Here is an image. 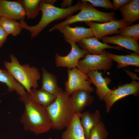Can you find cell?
I'll return each mask as SVG.
<instances>
[{
	"label": "cell",
	"mask_w": 139,
	"mask_h": 139,
	"mask_svg": "<svg viewBox=\"0 0 139 139\" xmlns=\"http://www.w3.org/2000/svg\"><path fill=\"white\" fill-rule=\"evenodd\" d=\"M139 93V82L134 80L130 83L119 85L114 90H111L104 100L107 112L109 113L114 103L119 100L130 95L138 96Z\"/></svg>",
	"instance_id": "8"
},
{
	"label": "cell",
	"mask_w": 139,
	"mask_h": 139,
	"mask_svg": "<svg viewBox=\"0 0 139 139\" xmlns=\"http://www.w3.org/2000/svg\"><path fill=\"white\" fill-rule=\"evenodd\" d=\"M10 62L4 61V65L14 79L29 93L32 87L36 89L38 86V81L41 74L38 69L31 67L28 63L22 65L13 54L10 56Z\"/></svg>",
	"instance_id": "4"
},
{
	"label": "cell",
	"mask_w": 139,
	"mask_h": 139,
	"mask_svg": "<svg viewBox=\"0 0 139 139\" xmlns=\"http://www.w3.org/2000/svg\"><path fill=\"white\" fill-rule=\"evenodd\" d=\"M108 135L104 124L101 121L92 129L90 139H106Z\"/></svg>",
	"instance_id": "26"
},
{
	"label": "cell",
	"mask_w": 139,
	"mask_h": 139,
	"mask_svg": "<svg viewBox=\"0 0 139 139\" xmlns=\"http://www.w3.org/2000/svg\"><path fill=\"white\" fill-rule=\"evenodd\" d=\"M46 0H19L18 1L24 9L28 19L35 18L39 14L42 4Z\"/></svg>",
	"instance_id": "23"
},
{
	"label": "cell",
	"mask_w": 139,
	"mask_h": 139,
	"mask_svg": "<svg viewBox=\"0 0 139 139\" xmlns=\"http://www.w3.org/2000/svg\"><path fill=\"white\" fill-rule=\"evenodd\" d=\"M114 10H116L129 3L131 0H112Z\"/></svg>",
	"instance_id": "29"
},
{
	"label": "cell",
	"mask_w": 139,
	"mask_h": 139,
	"mask_svg": "<svg viewBox=\"0 0 139 139\" xmlns=\"http://www.w3.org/2000/svg\"><path fill=\"white\" fill-rule=\"evenodd\" d=\"M119 35L132 38L138 41L139 39V24L127 26L119 30Z\"/></svg>",
	"instance_id": "27"
},
{
	"label": "cell",
	"mask_w": 139,
	"mask_h": 139,
	"mask_svg": "<svg viewBox=\"0 0 139 139\" xmlns=\"http://www.w3.org/2000/svg\"><path fill=\"white\" fill-rule=\"evenodd\" d=\"M26 16L23 7L18 1L0 0V17L24 21Z\"/></svg>",
	"instance_id": "12"
},
{
	"label": "cell",
	"mask_w": 139,
	"mask_h": 139,
	"mask_svg": "<svg viewBox=\"0 0 139 139\" xmlns=\"http://www.w3.org/2000/svg\"><path fill=\"white\" fill-rule=\"evenodd\" d=\"M80 12L77 14L71 15L64 21L55 24L50 29L51 32L59 27L69 25L77 22L95 21L104 23L115 20L116 15L113 12H105L98 11L89 3L81 0Z\"/></svg>",
	"instance_id": "5"
},
{
	"label": "cell",
	"mask_w": 139,
	"mask_h": 139,
	"mask_svg": "<svg viewBox=\"0 0 139 139\" xmlns=\"http://www.w3.org/2000/svg\"><path fill=\"white\" fill-rule=\"evenodd\" d=\"M88 79V81L93 83L96 86V93L99 99L102 101L104 99L111 89L108 85L111 81V79L108 77H103L101 72L98 71H91L86 74Z\"/></svg>",
	"instance_id": "13"
},
{
	"label": "cell",
	"mask_w": 139,
	"mask_h": 139,
	"mask_svg": "<svg viewBox=\"0 0 139 139\" xmlns=\"http://www.w3.org/2000/svg\"><path fill=\"white\" fill-rule=\"evenodd\" d=\"M119 9L123 16V19L128 26L139 20V0H131Z\"/></svg>",
	"instance_id": "20"
},
{
	"label": "cell",
	"mask_w": 139,
	"mask_h": 139,
	"mask_svg": "<svg viewBox=\"0 0 139 139\" xmlns=\"http://www.w3.org/2000/svg\"><path fill=\"white\" fill-rule=\"evenodd\" d=\"M93 6L100 7L106 9H114L112 3L109 0H83Z\"/></svg>",
	"instance_id": "28"
},
{
	"label": "cell",
	"mask_w": 139,
	"mask_h": 139,
	"mask_svg": "<svg viewBox=\"0 0 139 139\" xmlns=\"http://www.w3.org/2000/svg\"><path fill=\"white\" fill-rule=\"evenodd\" d=\"M19 99L25 106L20 120L24 129L36 134L49 131L53 124L45 108L34 101L28 93L20 96Z\"/></svg>",
	"instance_id": "1"
},
{
	"label": "cell",
	"mask_w": 139,
	"mask_h": 139,
	"mask_svg": "<svg viewBox=\"0 0 139 139\" xmlns=\"http://www.w3.org/2000/svg\"><path fill=\"white\" fill-rule=\"evenodd\" d=\"M113 60L117 63V68H124L128 66L139 67V55L135 53L126 55H118L107 52Z\"/></svg>",
	"instance_id": "22"
},
{
	"label": "cell",
	"mask_w": 139,
	"mask_h": 139,
	"mask_svg": "<svg viewBox=\"0 0 139 139\" xmlns=\"http://www.w3.org/2000/svg\"><path fill=\"white\" fill-rule=\"evenodd\" d=\"M42 85L41 89L57 97L63 91L59 86L57 80L53 74L48 72L44 67L41 68Z\"/></svg>",
	"instance_id": "18"
},
{
	"label": "cell",
	"mask_w": 139,
	"mask_h": 139,
	"mask_svg": "<svg viewBox=\"0 0 139 139\" xmlns=\"http://www.w3.org/2000/svg\"><path fill=\"white\" fill-rule=\"evenodd\" d=\"M104 43L117 45L133 51L139 54V45L138 41L131 38L119 34L111 37L106 36L101 39Z\"/></svg>",
	"instance_id": "16"
},
{
	"label": "cell",
	"mask_w": 139,
	"mask_h": 139,
	"mask_svg": "<svg viewBox=\"0 0 139 139\" xmlns=\"http://www.w3.org/2000/svg\"><path fill=\"white\" fill-rule=\"evenodd\" d=\"M29 94L34 101L45 108L52 103L56 98L54 95L41 89H31Z\"/></svg>",
	"instance_id": "24"
},
{
	"label": "cell",
	"mask_w": 139,
	"mask_h": 139,
	"mask_svg": "<svg viewBox=\"0 0 139 139\" xmlns=\"http://www.w3.org/2000/svg\"><path fill=\"white\" fill-rule=\"evenodd\" d=\"M70 95L75 113H81L86 107L92 103L94 99L90 92L84 90H78Z\"/></svg>",
	"instance_id": "17"
},
{
	"label": "cell",
	"mask_w": 139,
	"mask_h": 139,
	"mask_svg": "<svg viewBox=\"0 0 139 139\" xmlns=\"http://www.w3.org/2000/svg\"><path fill=\"white\" fill-rule=\"evenodd\" d=\"M56 30L59 31L63 34L65 40L71 45L77 43L82 39L94 37L90 28L72 27L69 25H65L58 27Z\"/></svg>",
	"instance_id": "11"
},
{
	"label": "cell",
	"mask_w": 139,
	"mask_h": 139,
	"mask_svg": "<svg viewBox=\"0 0 139 139\" xmlns=\"http://www.w3.org/2000/svg\"><path fill=\"white\" fill-rule=\"evenodd\" d=\"M52 122L51 128L61 130L66 128L75 113L70 95L63 91L55 101L45 108Z\"/></svg>",
	"instance_id": "3"
},
{
	"label": "cell",
	"mask_w": 139,
	"mask_h": 139,
	"mask_svg": "<svg viewBox=\"0 0 139 139\" xmlns=\"http://www.w3.org/2000/svg\"><path fill=\"white\" fill-rule=\"evenodd\" d=\"M72 2V0H64L61 5L62 8H66L67 6L68 7L71 6Z\"/></svg>",
	"instance_id": "31"
},
{
	"label": "cell",
	"mask_w": 139,
	"mask_h": 139,
	"mask_svg": "<svg viewBox=\"0 0 139 139\" xmlns=\"http://www.w3.org/2000/svg\"><path fill=\"white\" fill-rule=\"evenodd\" d=\"M71 45V50L67 55L62 56L56 54L55 63L56 67H66L69 69L76 67L80 59L88 53L87 51L80 48L76 44Z\"/></svg>",
	"instance_id": "10"
},
{
	"label": "cell",
	"mask_w": 139,
	"mask_h": 139,
	"mask_svg": "<svg viewBox=\"0 0 139 139\" xmlns=\"http://www.w3.org/2000/svg\"><path fill=\"white\" fill-rule=\"evenodd\" d=\"M8 35L0 27V48L5 42Z\"/></svg>",
	"instance_id": "30"
},
{
	"label": "cell",
	"mask_w": 139,
	"mask_h": 139,
	"mask_svg": "<svg viewBox=\"0 0 139 139\" xmlns=\"http://www.w3.org/2000/svg\"><path fill=\"white\" fill-rule=\"evenodd\" d=\"M113 61L105 50L99 55L88 53L83 59L79 61L76 68L86 74L91 71L108 70L111 68Z\"/></svg>",
	"instance_id": "6"
},
{
	"label": "cell",
	"mask_w": 139,
	"mask_h": 139,
	"mask_svg": "<svg viewBox=\"0 0 139 139\" xmlns=\"http://www.w3.org/2000/svg\"><path fill=\"white\" fill-rule=\"evenodd\" d=\"M68 80L65 83V91L69 95L78 90H84L90 93L94 90L92 86L91 83L88 81L86 75L78 70L76 67L67 69Z\"/></svg>",
	"instance_id": "7"
},
{
	"label": "cell",
	"mask_w": 139,
	"mask_h": 139,
	"mask_svg": "<svg viewBox=\"0 0 139 139\" xmlns=\"http://www.w3.org/2000/svg\"><path fill=\"white\" fill-rule=\"evenodd\" d=\"M77 43L82 49L86 50L88 53L93 55L101 54L106 49H113L118 50L122 49L121 47L119 46H111L101 42L94 37L82 39Z\"/></svg>",
	"instance_id": "14"
},
{
	"label": "cell",
	"mask_w": 139,
	"mask_h": 139,
	"mask_svg": "<svg viewBox=\"0 0 139 139\" xmlns=\"http://www.w3.org/2000/svg\"><path fill=\"white\" fill-rule=\"evenodd\" d=\"M81 113H75L66 129L62 133L61 139H86L80 122Z\"/></svg>",
	"instance_id": "15"
},
{
	"label": "cell",
	"mask_w": 139,
	"mask_h": 139,
	"mask_svg": "<svg viewBox=\"0 0 139 139\" xmlns=\"http://www.w3.org/2000/svg\"><path fill=\"white\" fill-rule=\"evenodd\" d=\"M101 121V115L98 110L93 113L86 111L81 113L80 122L86 139H90L92 129Z\"/></svg>",
	"instance_id": "19"
},
{
	"label": "cell",
	"mask_w": 139,
	"mask_h": 139,
	"mask_svg": "<svg viewBox=\"0 0 139 139\" xmlns=\"http://www.w3.org/2000/svg\"><path fill=\"white\" fill-rule=\"evenodd\" d=\"M0 82L5 84L10 92L15 91L20 96L25 94V88L7 70L0 68Z\"/></svg>",
	"instance_id": "21"
},
{
	"label": "cell",
	"mask_w": 139,
	"mask_h": 139,
	"mask_svg": "<svg viewBox=\"0 0 139 139\" xmlns=\"http://www.w3.org/2000/svg\"><path fill=\"white\" fill-rule=\"evenodd\" d=\"M56 1L46 0L42 4L40 10L42 13L41 18L36 25L30 26L24 21H20V26L30 32L31 38L37 36L51 22L56 20L66 18L73 13L80 10V1H79L76 5L73 6L63 8L54 5Z\"/></svg>",
	"instance_id": "2"
},
{
	"label": "cell",
	"mask_w": 139,
	"mask_h": 139,
	"mask_svg": "<svg viewBox=\"0 0 139 139\" xmlns=\"http://www.w3.org/2000/svg\"><path fill=\"white\" fill-rule=\"evenodd\" d=\"M0 27L8 35L16 36L21 33L22 28L16 20L4 17H0Z\"/></svg>",
	"instance_id": "25"
},
{
	"label": "cell",
	"mask_w": 139,
	"mask_h": 139,
	"mask_svg": "<svg viewBox=\"0 0 139 139\" xmlns=\"http://www.w3.org/2000/svg\"><path fill=\"white\" fill-rule=\"evenodd\" d=\"M85 22L91 29L94 37L98 40L101 39L108 35L119 34L120 29L128 26L123 19L113 20L102 23L92 21Z\"/></svg>",
	"instance_id": "9"
},
{
	"label": "cell",
	"mask_w": 139,
	"mask_h": 139,
	"mask_svg": "<svg viewBox=\"0 0 139 139\" xmlns=\"http://www.w3.org/2000/svg\"><path fill=\"white\" fill-rule=\"evenodd\" d=\"M125 71L127 74L130 76L132 79L134 81H135V80H139V78L137 77L136 74L126 70H125Z\"/></svg>",
	"instance_id": "32"
}]
</instances>
